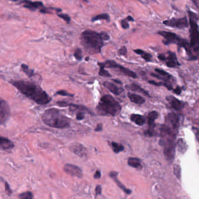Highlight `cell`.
<instances>
[{
  "mask_svg": "<svg viewBox=\"0 0 199 199\" xmlns=\"http://www.w3.org/2000/svg\"><path fill=\"white\" fill-rule=\"evenodd\" d=\"M11 83L24 96L38 104L45 105L51 100L48 93L34 83L24 80H12Z\"/></svg>",
  "mask_w": 199,
  "mask_h": 199,
  "instance_id": "6da1fadb",
  "label": "cell"
},
{
  "mask_svg": "<svg viewBox=\"0 0 199 199\" xmlns=\"http://www.w3.org/2000/svg\"><path fill=\"white\" fill-rule=\"evenodd\" d=\"M80 39L84 48L91 54L101 53V48L104 45V41H105L102 32L98 33L91 30L82 32Z\"/></svg>",
  "mask_w": 199,
  "mask_h": 199,
  "instance_id": "7a4b0ae2",
  "label": "cell"
},
{
  "mask_svg": "<svg viewBox=\"0 0 199 199\" xmlns=\"http://www.w3.org/2000/svg\"><path fill=\"white\" fill-rule=\"evenodd\" d=\"M41 120L45 125L50 127L65 129L70 126V120L56 108L46 110L41 116Z\"/></svg>",
  "mask_w": 199,
  "mask_h": 199,
  "instance_id": "3957f363",
  "label": "cell"
},
{
  "mask_svg": "<svg viewBox=\"0 0 199 199\" xmlns=\"http://www.w3.org/2000/svg\"><path fill=\"white\" fill-rule=\"evenodd\" d=\"M121 110L120 104L114 97L109 95L102 96L98 104L96 111L101 116H117Z\"/></svg>",
  "mask_w": 199,
  "mask_h": 199,
  "instance_id": "277c9868",
  "label": "cell"
},
{
  "mask_svg": "<svg viewBox=\"0 0 199 199\" xmlns=\"http://www.w3.org/2000/svg\"><path fill=\"white\" fill-rule=\"evenodd\" d=\"M189 16L190 18L189 25L191 26V47L192 48L199 47V26L197 24V21L199 20V17L196 14L187 10Z\"/></svg>",
  "mask_w": 199,
  "mask_h": 199,
  "instance_id": "5b68a950",
  "label": "cell"
},
{
  "mask_svg": "<svg viewBox=\"0 0 199 199\" xmlns=\"http://www.w3.org/2000/svg\"><path fill=\"white\" fill-rule=\"evenodd\" d=\"M158 33L165 39V41H164L165 44L175 43L179 46L185 48L187 51H189L191 50V45L189 44V43L186 40L181 39L175 33L166 31H160L158 32Z\"/></svg>",
  "mask_w": 199,
  "mask_h": 199,
  "instance_id": "8992f818",
  "label": "cell"
},
{
  "mask_svg": "<svg viewBox=\"0 0 199 199\" xmlns=\"http://www.w3.org/2000/svg\"><path fill=\"white\" fill-rule=\"evenodd\" d=\"M166 139L162 140V144L164 145V153L167 160L171 161L174 159L175 154V143L174 142L175 137L167 136Z\"/></svg>",
  "mask_w": 199,
  "mask_h": 199,
  "instance_id": "52a82bcc",
  "label": "cell"
},
{
  "mask_svg": "<svg viewBox=\"0 0 199 199\" xmlns=\"http://www.w3.org/2000/svg\"><path fill=\"white\" fill-rule=\"evenodd\" d=\"M99 65H102L104 68H116L118 69L120 72L124 74L125 75H127L129 77H131L132 78L135 79L137 78V75L135 73L133 72L132 71L126 68H124V66L120 65L119 64H117L114 61H108L105 62L104 63H99Z\"/></svg>",
  "mask_w": 199,
  "mask_h": 199,
  "instance_id": "ba28073f",
  "label": "cell"
},
{
  "mask_svg": "<svg viewBox=\"0 0 199 199\" xmlns=\"http://www.w3.org/2000/svg\"><path fill=\"white\" fill-rule=\"evenodd\" d=\"M163 24L167 26L176 27L179 29L187 28L189 26L188 21L186 17H183L179 19L173 18L172 19L166 20L163 22Z\"/></svg>",
  "mask_w": 199,
  "mask_h": 199,
  "instance_id": "9c48e42d",
  "label": "cell"
},
{
  "mask_svg": "<svg viewBox=\"0 0 199 199\" xmlns=\"http://www.w3.org/2000/svg\"><path fill=\"white\" fill-rule=\"evenodd\" d=\"M70 150L75 155L81 158H85L88 156V151L86 147L79 143H72L70 146Z\"/></svg>",
  "mask_w": 199,
  "mask_h": 199,
  "instance_id": "30bf717a",
  "label": "cell"
},
{
  "mask_svg": "<svg viewBox=\"0 0 199 199\" xmlns=\"http://www.w3.org/2000/svg\"><path fill=\"white\" fill-rule=\"evenodd\" d=\"M10 116V110L7 103L1 100L0 103V123L1 125L4 124L8 120Z\"/></svg>",
  "mask_w": 199,
  "mask_h": 199,
  "instance_id": "8fae6325",
  "label": "cell"
},
{
  "mask_svg": "<svg viewBox=\"0 0 199 199\" xmlns=\"http://www.w3.org/2000/svg\"><path fill=\"white\" fill-rule=\"evenodd\" d=\"M166 120L168 123V125H166L176 133L179 127V120L177 115L174 113H170L167 115Z\"/></svg>",
  "mask_w": 199,
  "mask_h": 199,
  "instance_id": "7c38bea8",
  "label": "cell"
},
{
  "mask_svg": "<svg viewBox=\"0 0 199 199\" xmlns=\"http://www.w3.org/2000/svg\"><path fill=\"white\" fill-rule=\"evenodd\" d=\"M64 171L68 175L72 176H76L77 178H82L83 172L82 169L75 165L67 164H65L64 167Z\"/></svg>",
  "mask_w": 199,
  "mask_h": 199,
  "instance_id": "4fadbf2b",
  "label": "cell"
},
{
  "mask_svg": "<svg viewBox=\"0 0 199 199\" xmlns=\"http://www.w3.org/2000/svg\"><path fill=\"white\" fill-rule=\"evenodd\" d=\"M22 3L24 4L23 6L24 8H27L31 11H35L38 9H39L40 11L45 8L41 2H32L29 0H24L22 1Z\"/></svg>",
  "mask_w": 199,
  "mask_h": 199,
  "instance_id": "5bb4252c",
  "label": "cell"
},
{
  "mask_svg": "<svg viewBox=\"0 0 199 199\" xmlns=\"http://www.w3.org/2000/svg\"><path fill=\"white\" fill-rule=\"evenodd\" d=\"M104 86L115 95H120L124 91L123 88H119L109 82H104Z\"/></svg>",
  "mask_w": 199,
  "mask_h": 199,
  "instance_id": "9a60e30c",
  "label": "cell"
},
{
  "mask_svg": "<svg viewBox=\"0 0 199 199\" xmlns=\"http://www.w3.org/2000/svg\"><path fill=\"white\" fill-rule=\"evenodd\" d=\"M167 100L171 104V107L176 111L181 110L184 105L183 103L179 101V100H177V98H176L174 97L170 96L169 97H167Z\"/></svg>",
  "mask_w": 199,
  "mask_h": 199,
  "instance_id": "2e32d148",
  "label": "cell"
},
{
  "mask_svg": "<svg viewBox=\"0 0 199 199\" xmlns=\"http://www.w3.org/2000/svg\"><path fill=\"white\" fill-rule=\"evenodd\" d=\"M118 172H114V171H111V173L109 174V176L111 177V178L114 181V182H116V183L117 184V185L120 188L124 191L126 193H127L128 194H130L131 193V191L128 189H127L122 183H121L118 180V178H117V175H118Z\"/></svg>",
  "mask_w": 199,
  "mask_h": 199,
  "instance_id": "e0dca14e",
  "label": "cell"
},
{
  "mask_svg": "<svg viewBox=\"0 0 199 199\" xmlns=\"http://www.w3.org/2000/svg\"><path fill=\"white\" fill-rule=\"evenodd\" d=\"M0 145L1 148L2 150H9L14 147V144L12 141L2 136H1L0 138Z\"/></svg>",
  "mask_w": 199,
  "mask_h": 199,
  "instance_id": "ac0fdd59",
  "label": "cell"
},
{
  "mask_svg": "<svg viewBox=\"0 0 199 199\" xmlns=\"http://www.w3.org/2000/svg\"><path fill=\"white\" fill-rule=\"evenodd\" d=\"M128 97L129 98L130 100L133 103L137 104H143L145 103V99L143 97L140 95L131 93H128Z\"/></svg>",
  "mask_w": 199,
  "mask_h": 199,
  "instance_id": "d6986e66",
  "label": "cell"
},
{
  "mask_svg": "<svg viewBox=\"0 0 199 199\" xmlns=\"http://www.w3.org/2000/svg\"><path fill=\"white\" fill-rule=\"evenodd\" d=\"M126 88L128 90H132V91H138L139 93H141L144 95L145 96H149L148 92H147L143 88L140 87L139 86H138L135 84H131V85H126Z\"/></svg>",
  "mask_w": 199,
  "mask_h": 199,
  "instance_id": "ffe728a7",
  "label": "cell"
},
{
  "mask_svg": "<svg viewBox=\"0 0 199 199\" xmlns=\"http://www.w3.org/2000/svg\"><path fill=\"white\" fill-rule=\"evenodd\" d=\"M131 120L134 122L135 124L139 125V126H142L145 123V118H144L143 116L138 114H132L130 117Z\"/></svg>",
  "mask_w": 199,
  "mask_h": 199,
  "instance_id": "44dd1931",
  "label": "cell"
},
{
  "mask_svg": "<svg viewBox=\"0 0 199 199\" xmlns=\"http://www.w3.org/2000/svg\"><path fill=\"white\" fill-rule=\"evenodd\" d=\"M158 117V114L157 111H152L148 115V123L150 127L154 128V122Z\"/></svg>",
  "mask_w": 199,
  "mask_h": 199,
  "instance_id": "7402d4cb",
  "label": "cell"
},
{
  "mask_svg": "<svg viewBox=\"0 0 199 199\" xmlns=\"http://www.w3.org/2000/svg\"><path fill=\"white\" fill-rule=\"evenodd\" d=\"M128 164L130 167L135 168H140L141 167L140 160L137 158H130L128 159Z\"/></svg>",
  "mask_w": 199,
  "mask_h": 199,
  "instance_id": "603a6c76",
  "label": "cell"
},
{
  "mask_svg": "<svg viewBox=\"0 0 199 199\" xmlns=\"http://www.w3.org/2000/svg\"><path fill=\"white\" fill-rule=\"evenodd\" d=\"M134 51L135 52L136 54L140 55V56H142V58L143 59H144L146 61H150L151 59V55L150 54H148V53H145V51H144L143 50H142L137 49V50H134Z\"/></svg>",
  "mask_w": 199,
  "mask_h": 199,
  "instance_id": "cb8c5ba5",
  "label": "cell"
},
{
  "mask_svg": "<svg viewBox=\"0 0 199 199\" xmlns=\"http://www.w3.org/2000/svg\"><path fill=\"white\" fill-rule=\"evenodd\" d=\"M111 148L113 149V151L115 153H119L121 151H123L124 148V146L121 144L118 143L114 142H112L111 143Z\"/></svg>",
  "mask_w": 199,
  "mask_h": 199,
  "instance_id": "d4e9b609",
  "label": "cell"
},
{
  "mask_svg": "<svg viewBox=\"0 0 199 199\" xmlns=\"http://www.w3.org/2000/svg\"><path fill=\"white\" fill-rule=\"evenodd\" d=\"M101 19L106 20V21H107L109 22L110 21V17L109 16V15H108L107 14H102L98 15L96 16L93 17L92 19V22H95V21H96L101 20Z\"/></svg>",
  "mask_w": 199,
  "mask_h": 199,
  "instance_id": "484cf974",
  "label": "cell"
},
{
  "mask_svg": "<svg viewBox=\"0 0 199 199\" xmlns=\"http://www.w3.org/2000/svg\"><path fill=\"white\" fill-rule=\"evenodd\" d=\"M21 67L22 69H23L24 72L29 76V77H32V76L34 75V71L30 69L29 68V66L28 65H26V64H22L21 65Z\"/></svg>",
  "mask_w": 199,
  "mask_h": 199,
  "instance_id": "4316f807",
  "label": "cell"
},
{
  "mask_svg": "<svg viewBox=\"0 0 199 199\" xmlns=\"http://www.w3.org/2000/svg\"><path fill=\"white\" fill-rule=\"evenodd\" d=\"M99 66H100V70H99V74L100 76H103V77H106V78L111 77V75L109 73V72L104 69V66L102 65H99Z\"/></svg>",
  "mask_w": 199,
  "mask_h": 199,
  "instance_id": "83f0119b",
  "label": "cell"
},
{
  "mask_svg": "<svg viewBox=\"0 0 199 199\" xmlns=\"http://www.w3.org/2000/svg\"><path fill=\"white\" fill-rule=\"evenodd\" d=\"M19 199H33V194L31 191H26L19 195Z\"/></svg>",
  "mask_w": 199,
  "mask_h": 199,
  "instance_id": "f1b7e54d",
  "label": "cell"
},
{
  "mask_svg": "<svg viewBox=\"0 0 199 199\" xmlns=\"http://www.w3.org/2000/svg\"><path fill=\"white\" fill-rule=\"evenodd\" d=\"M74 56L77 60H78V61L81 60L82 58V51L81 49L77 48L75 50Z\"/></svg>",
  "mask_w": 199,
  "mask_h": 199,
  "instance_id": "f546056e",
  "label": "cell"
},
{
  "mask_svg": "<svg viewBox=\"0 0 199 199\" xmlns=\"http://www.w3.org/2000/svg\"><path fill=\"white\" fill-rule=\"evenodd\" d=\"M177 145H178V147L179 149L180 150H183V151H185L186 149H185V147H186L187 146L186 145L185 142L183 140V139H180L179 140L178 142H177Z\"/></svg>",
  "mask_w": 199,
  "mask_h": 199,
  "instance_id": "4dcf8cb0",
  "label": "cell"
},
{
  "mask_svg": "<svg viewBox=\"0 0 199 199\" xmlns=\"http://www.w3.org/2000/svg\"><path fill=\"white\" fill-rule=\"evenodd\" d=\"M57 15H58V16H59L60 18H61V19H63L67 24H69L70 22L71 19H70V17L68 16V15L63 14H58Z\"/></svg>",
  "mask_w": 199,
  "mask_h": 199,
  "instance_id": "1f68e13d",
  "label": "cell"
},
{
  "mask_svg": "<svg viewBox=\"0 0 199 199\" xmlns=\"http://www.w3.org/2000/svg\"><path fill=\"white\" fill-rule=\"evenodd\" d=\"M56 95L64 96H70V97H73L74 96V95L69 93L68 91L64 90H60L57 91Z\"/></svg>",
  "mask_w": 199,
  "mask_h": 199,
  "instance_id": "d6a6232c",
  "label": "cell"
},
{
  "mask_svg": "<svg viewBox=\"0 0 199 199\" xmlns=\"http://www.w3.org/2000/svg\"><path fill=\"white\" fill-rule=\"evenodd\" d=\"M155 71L156 72H158V73H159V74H160L161 76H162L167 77V78H170V76H169V75L167 73V72L164 71L162 70V69H160L157 68V69H155Z\"/></svg>",
  "mask_w": 199,
  "mask_h": 199,
  "instance_id": "836d02e7",
  "label": "cell"
},
{
  "mask_svg": "<svg viewBox=\"0 0 199 199\" xmlns=\"http://www.w3.org/2000/svg\"><path fill=\"white\" fill-rule=\"evenodd\" d=\"M128 21L127 19H123L121 21V25L122 26V27L124 29H128L129 28V24L128 23Z\"/></svg>",
  "mask_w": 199,
  "mask_h": 199,
  "instance_id": "e575fe53",
  "label": "cell"
},
{
  "mask_svg": "<svg viewBox=\"0 0 199 199\" xmlns=\"http://www.w3.org/2000/svg\"><path fill=\"white\" fill-rule=\"evenodd\" d=\"M118 53L120 55H121V56H124L127 54L128 53V50H127V48L125 47V46H123L121 47V48H120L118 51Z\"/></svg>",
  "mask_w": 199,
  "mask_h": 199,
  "instance_id": "d590c367",
  "label": "cell"
},
{
  "mask_svg": "<svg viewBox=\"0 0 199 199\" xmlns=\"http://www.w3.org/2000/svg\"><path fill=\"white\" fill-rule=\"evenodd\" d=\"M174 173L177 178L181 177V168L179 165H175L174 167Z\"/></svg>",
  "mask_w": 199,
  "mask_h": 199,
  "instance_id": "8d00e7d4",
  "label": "cell"
},
{
  "mask_svg": "<svg viewBox=\"0 0 199 199\" xmlns=\"http://www.w3.org/2000/svg\"><path fill=\"white\" fill-rule=\"evenodd\" d=\"M177 62L175 61V60H169L166 63L167 65L169 68H174L175 67L176 65Z\"/></svg>",
  "mask_w": 199,
  "mask_h": 199,
  "instance_id": "74e56055",
  "label": "cell"
},
{
  "mask_svg": "<svg viewBox=\"0 0 199 199\" xmlns=\"http://www.w3.org/2000/svg\"><path fill=\"white\" fill-rule=\"evenodd\" d=\"M76 118H77V120H83L84 118V114L82 112H78L76 115Z\"/></svg>",
  "mask_w": 199,
  "mask_h": 199,
  "instance_id": "f35d334b",
  "label": "cell"
},
{
  "mask_svg": "<svg viewBox=\"0 0 199 199\" xmlns=\"http://www.w3.org/2000/svg\"><path fill=\"white\" fill-rule=\"evenodd\" d=\"M96 196L99 195L102 193V187L101 185H98L95 189Z\"/></svg>",
  "mask_w": 199,
  "mask_h": 199,
  "instance_id": "ab89813d",
  "label": "cell"
},
{
  "mask_svg": "<svg viewBox=\"0 0 199 199\" xmlns=\"http://www.w3.org/2000/svg\"><path fill=\"white\" fill-rule=\"evenodd\" d=\"M57 105H58L60 107H62L70 106V104H68L65 101H58L57 103Z\"/></svg>",
  "mask_w": 199,
  "mask_h": 199,
  "instance_id": "60d3db41",
  "label": "cell"
},
{
  "mask_svg": "<svg viewBox=\"0 0 199 199\" xmlns=\"http://www.w3.org/2000/svg\"><path fill=\"white\" fill-rule=\"evenodd\" d=\"M5 191H6L7 193L8 194V195L11 194V193H12V191L11 189L10 186H9V185H8L7 182H5Z\"/></svg>",
  "mask_w": 199,
  "mask_h": 199,
  "instance_id": "b9f144b4",
  "label": "cell"
},
{
  "mask_svg": "<svg viewBox=\"0 0 199 199\" xmlns=\"http://www.w3.org/2000/svg\"><path fill=\"white\" fill-rule=\"evenodd\" d=\"M102 129H103L102 124H99L97 125L95 129V131H96V132H100V131H102Z\"/></svg>",
  "mask_w": 199,
  "mask_h": 199,
  "instance_id": "7bdbcfd3",
  "label": "cell"
},
{
  "mask_svg": "<svg viewBox=\"0 0 199 199\" xmlns=\"http://www.w3.org/2000/svg\"><path fill=\"white\" fill-rule=\"evenodd\" d=\"M101 176V172L99 171V170H97L96 171L95 174H94V178L95 179H99Z\"/></svg>",
  "mask_w": 199,
  "mask_h": 199,
  "instance_id": "ee69618b",
  "label": "cell"
},
{
  "mask_svg": "<svg viewBox=\"0 0 199 199\" xmlns=\"http://www.w3.org/2000/svg\"><path fill=\"white\" fill-rule=\"evenodd\" d=\"M191 1L199 10V0H191Z\"/></svg>",
  "mask_w": 199,
  "mask_h": 199,
  "instance_id": "f6af8a7d",
  "label": "cell"
},
{
  "mask_svg": "<svg viewBox=\"0 0 199 199\" xmlns=\"http://www.w3.org/2000/svg\"><path fill=\"white\" fill-rule=\"evenodd\" d=\"M149 83H151V84H152V85H155V86H161V85L162 84L161 83H158V82H155V81H152V80H150L149 81Z\"/></svg>",
  "mask_w": 199,
  "mask_h": 199,
  "instance_id": "bcb514c9",
  "label": "cell"
},
{
  "mask_svg": "<svg viewBox=\"0 0 199 199\" xmlns=\"http://www.w3.org/2000/svg\"><path fill=\"white\" fill-rule=\"evenodd\" d=\"M158 58H159L160 60H162V61H165L167 59V58H166V56H165L164 54H161L158 56Z\"/></svg>",
  "mask_w": 199,
  "mask_h": 199,
  "instance_id": "7dc6e473",
  "label": "cell"
},
{
  "mask_svg": "<svg viewBox=\"0 0 199 199\" xmlns=\"http://www.w3.org/2000/svg\"><path fill=\"white\" fill-rule=\"evenodd\" d=\"M181 91H182L181 88L179 87H177L174 90V93H175L177 95H180L181 93Z\"/></svg>",
  "mask_w": 199,
  "mask_h": 199,
  "instance_id": "c3c4849f",
  "label": "cell"
},
{
  "mask_svg": "<svg viewBox=\"0 0 199 199\" xmlns=\"http://www.w3.org/2000/svg\"><path fill=\"white\" fill-rule=\"evenodd\" d=\"M195 132H196V136L197 140L199 143V129H195Z\"/></svg>",
  "mask_w": 199,
  "mask_h": 199,
  "instance_id": "681fc988",
  "label": "cell"
},
{
  "mask_svg": "<svg viewBox=\"0 0 199 199\" xmlns=\"http://www.w3.org/2000/svg\"><path fill=\"white\" fill-rule=\"evenodd\" d=\"M126 19H128V21H132V22H133V21H134V19H133V18H132V17H131V16H128Z\"/></svg>",
  "mask_w": 199,
  "mask_h": 199,
  "instance_id": "f907efd6",
  "label": "cell"
},
{
  "mask_svg": "<svg viewBox=\"0 0 199 199\" xmlns=\"http://www.w3.org/2000/svg\"><path fill=\"white\" fill-rule=\"evenodd\" d=\"M113 81L114 82H116V83H119V84H121L122 83L120 81V80H117V79H113Z\"/></svg>",
  "mask_w": 199,
  "mask_h": 199,
  "instance_id": "816d5d0a",
  "label": "cell"
},
{
  "mask_svg": "<svg viewBox=\"0 0 199 199\" xmlns=\"http://www.w3.org/2000/svg\"><path fill=\"white\" fill-rule=\"evenodd\" d=\"M9 1H15V2H16V1H19V0H9Z\"/></svg>",
  "mask_w": 199,
  "mask_h": 199,
  "instance_id": "f5cc1de1",
  "label": "cell"
},
{
  "mask_svg": "<svg viewBox=\"0 0 199 199\" xmlns=\"http://www.w3.org/2000/svg\"><path fill=\"white\" fill-rule=\"evenodd\" d=\"M83 1H85V2H88V0H83Z\"/></svg>",
  "mask_w": 199,
  "mask_h": 199,
  "instance_id": "db71d44e",
  "label": "cell"
},
{
  "mask_svg": "<svg viewBox=\"0 0 199 199\" xmlns=\"http://www.w3.org/2000/svg\"></svg>",
  "mask_w": 199,
  "mask_h": 199,
  "instance_id": "11a10c76",
  "label": "cell"
},
{
  "mask_svg": "<svg viewBox=\"0 0 199 199\" xmlns=\"http://www.w3.org/2000/svg\"></svg>",
  "mask_w": 199,
  "mask_h": 199,
  "instance_id": "9f6ffc18",
  "label": "cell"
}]
</instances>
